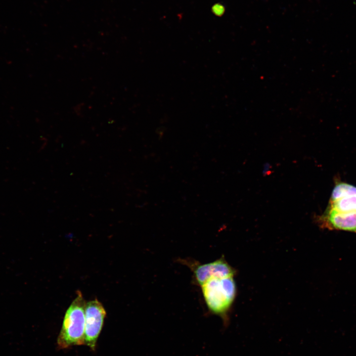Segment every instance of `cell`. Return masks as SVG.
Returning a JSON list of instances; mask_svg holds the SVG:
<instances>
[{"label": "cell", "mask_w": 356, "mask_h": 356, "mask_svg": "<svg viewBox=\"0 0 356 356\" xmlns=\"http://www.w3.org/2000/svg\"><path fill=\"white\" fill-rule=\"evenodd\" d=\"M200 287L209 312L220 316L227 325L228 313L236 293L233 277L211 278Z\"/></svg>", "instance_id": "6da1fadb"}, {"label": "cell", "mask_w": 356, "mask_h": 356, "mask_svg": "<svg viewBox=\"0 0 356 356\" xmlns=\"http://www.w3.org/2000/svg\"><path fill=\"white\" fill-rule=\"evenodd\" d=\"M86 301L80 291L64 315L57 340L59 349L85 345Z\"/></svg>", "instance_id": "7a4b0ae2"}, {"label": "cell", "mask_w": 356, "mask_h": 356, "mask_svg": "<svg viewBox=\"0 0 356 356\" xmlns=\"http://www.w3.org/2000/svg\"><path fill=\"white\" fill-rule=\"evenodd\" d=\"M179 261L191 270L194 282L200 286L210 279L233 277L235 274L233 268L223 257L205 264L187 259Z\"/></svg>", "instance_id": "3957f363"}, {"label": "cell", "mask_w": 356, "mask_h": 356, "mask_svg": "<svg viewBox=\"0 0 356 356\" xmlns=\"http://www.w3.org/2000/svg\"><path fill=\"white\" fill-rule=\"evenodd\" d=\"M106 316V312L103 306L97 299L86 303L85 344L92 351L95 350Z\"/></svg>", "instance_id": "277c9868"}, {"label": "cell", "mask_w": 356, "mask_h": 356, "mask_svg": "<svg viewBox=\"0 0 356 356\" xmlns=\"http://www.w3.org/2000/svg\"><path fill=\"white\" fill-rule=\"evenodd\" d=\"M317 222L322 228L356 233V212L338 213L326 209Z\"/></svg>", "instance_id": "5b68a950"}, {"label": "cell", "mask_w": 356, "mask_h": 356, "mask_svg": "<svg viewBox=\"0 0 356 356\" xmlns=\"http://www.w3.org/2000/svg\"><path fill=\"white\" fill-rule=\"evenodd\" d=\"M327 210L338 213L356 212V192L334 201H329Z\"/></svg>", "instance_id": "8992f818"}]
</instances>
